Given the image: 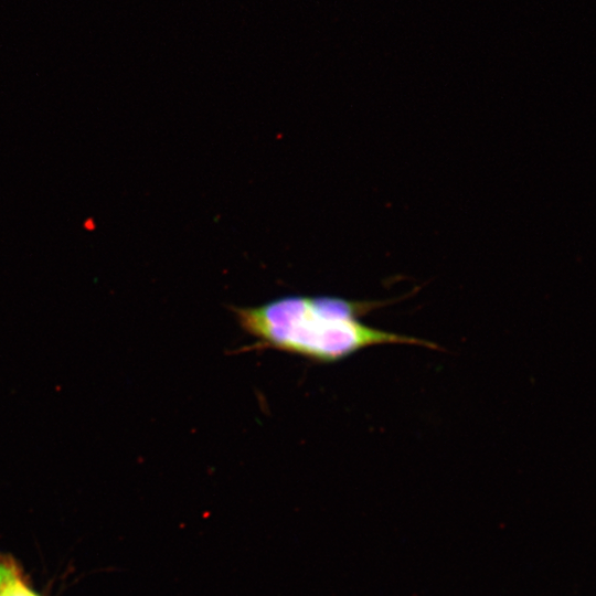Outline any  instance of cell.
<instances>
[{
	"mask_svg": "<svg viewBox=\"0 0 596 596\" xmlns=\"http://www.w3.org/2000/svg\"><path fill=\"white\" fill-rule=\"evenodd\" d=\"M394 301L291 295L258 306H234L231 310L242 330L256 340L257 348L291 353L320 363L337 362L379 344L437 349L433 342L360 321L361 316Z\"/></svg>",
	"mask_w": 596,
	"mask_h": 596,
	"instance_id": "cell-1",
	"label": "cell"
},
{
	"mask_svg": "<svg viewBox=\"0 0 596 596\" xmlns=\"http://www.w3.org/2000/svg\"><path fill=\"white\" fill-rule=\"evenodd\" d=\"M0 596H39L20 577L12 561L0 560Z\"/></svg>",
	"mask_w": 596,
	"mask_h": 596,
	"instance_id": "cell-2",
	"label": "cell"
}]
</instances>
